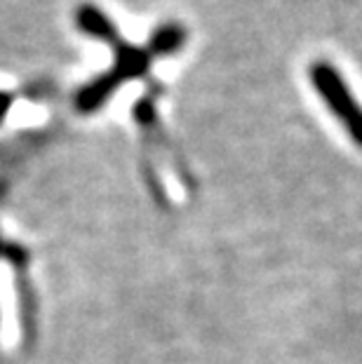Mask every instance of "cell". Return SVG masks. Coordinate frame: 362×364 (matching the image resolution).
<instances>
[{
	"instance_id": "3",
	"label": "cell",
	"mask_w": 362,
	"mask_h": 364,
	"mask_svg": "<svg viewBox=\"0 0 362 364\" xmlns=\"http://www.w3.org/2000/svg\"><path fill=\"white\" fill-rule=\"evenodd\" d=\"M186 43V28L179 24H165L160 26L151 38V52L153 54H174Z\"/></svg>"
},
{
	"instance_id": "1",
	"label": "cell",
	"mask_w": 362,
	"mask_h": 364,
	"mask_svg": "<svg viewBox=\"0 0 362 364\" xmlns=\"http://www.w3.org/2000/svg\"><path fill=\"white\" fill-rule=\"evenodd\" d=\"M308 78H311L318 97L327 104L329 113L344 125L351 141L362 149V104L353 97L351 85L346 82L341 71L329 61L320 59L313 61L311 68H308Z\"/></svg>"
},
{
	"instance_id": "4",
	"label": "cell",
	"mask_w": 362,
	"mask_h": 364,
	"mask_svg": "<svg viewBox=\"0 0 362 364\" xmlns=\"http://www.w3.org/2000/svg\"><path fill=\"white\" fill-rule=\"evenodd\" d=\"M7 108H10V97H7V95H0V120L5 118Z\"/></svg>"
},
{
	"instance_id": "2",
	"label": "cell",
	"mask_w": 362,
	"mask_h": 364,
	"mask_svg": "<svg viewBox=\"0 0 362 364\" xmlns=\"http://www.w3.org/2000/svg\"><path fill=\"white\" fill-rule=\"evenodd\" d=\"M78 26L82 28V33H87L92 38H99V41L109 43L113 48L115 54V64L109 68V71L120 78L122 82L127 80H134L149 68L151 64V54L142 50V48H134V45L125 43L118 33V28L113 26V21L106 17V14L99 10L95 5H82L78 10Z\"/></svg>"
}]
</instances>
